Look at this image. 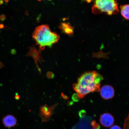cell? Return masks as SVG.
I'll use <instances>...</instances> for the list:
<instances>
[{
  "label": "cell",
  "instance_id": "obj_7",
  "mask_svg": "<svg viewBox=\"0 0 129 129\" xmlns=\"http://www.w3.org/2000/svg\"><path fill=\"white\" fill-rule=\"evenodd\" d=\"M3 124L7 128L14 127L17 124V120L16 117L11 114L6 115L3 118Z\"/></svg>",
  "mask_w": 129,
  "mask_h": 129
},
{
  "label": "cell",
  "instance_id": "obj_19",
  "mask_svg": "<svg viewBox=\"0 0 129 129\" xmlns=\"http://www.w3.org/2000/svg\"><path fill=\"white\" fill-rule=\"evenodd\" d=\"M15 99L17 100H19L20 99V96L18 95H16L15 96Z\"/></svg>",
  "mask_w": 129,
  "mask_h": 129
},
{
  "label": "cell",
  "instance_id": "obj_4",
  "mask_svg": "<svg viewBox=\"0 0 129 129\" xmlns=\"http://www.w3.org/2000/svg\"><path fill=\"white\" fill-rule=\"evenodd\" d=\"M57 104L54 105L51 107H48L47 105H45L40 108V115L42 121L47 122L50 120L53 114V111Z\"/></svg>",
  "mask_w": 129,
  "mask_h": 129
},
{
  "label": "cell",
  "instance_id": "obj_18",
  "mask_svg": "<svg viewBox=\"0 0 129 129\" xmlns=\"http://www.w3.org/2000/svg\"><path fill=\"white\" fill-rule=\"evenodd\" d=\"M4 25L3 24H0V28L3 29L4 28Z\"/></svg>",
  "mask_w": 129,
  "mask_h": 129
},
{
  "label": "cell",
  "instance_id": "obj_2",
  "mask_svg": "<svg viewBox=\"0 0 129 129\" xmlns=\"http://www.w3.org/2000/svg\"><path fill=\"white\" fill-rule=\"evenodd\" d=\"M33 37L40 50L50 46L59 41V35L51 31L48 25H42L37 27L34 32Z\"/></svg>",
  "mask_w": 129,
  "mask_h": 129
},
{
  "label": "cell",
  "instance_id": "obj_15",
  "mask_svg": "<svg viewBox=\"0 0 129 129\" xmlns=\"http://www.w3.org/2000/svg\"><path fill=\"white\" fill-rule=\"evenodd\" d=\"M110 129H121L120 128V127L118 126L117 125H114L113 126L111 127Z\"/></svg>",
  "mask_w": 129,
  "mask_h": 129
},
{
  "label": "cell",
  "instance_id": "obj_9",
  "mask_svg": "<svg viewBox=\"0 0 129 129\" xmlns=\"http://www.w3.org/2000/svg\"><path fill=\"white\" fill-rule=\"evenodd\" d=\"M121 14L124 18L129 20V4L121 5L120 6Z\"/></svg>",
  "mask_w": 129,
  "mask_h": 129
},
{
  "label": "cell",
  "instance_id": "obj_16",
  "mask_svg": "<svg viewBox=\"0 0 129 129\" xmlns=\"http://www.w3.org/2000/svg\"><path fill=\"white\" fill-rule=\"evenodd\" d=\"M62 97L64 99H68V97L66 95H64L63 93H62Z\"/></svg>",
  "mask_w": 129,
  "mask_h": 129
},
{
  "label": "cell",
  "instance_id": "obj_17",
  "mask_svg": "<svg viewBox=\"0 0 129 129\" xmlns=\"http://www.w3.org/2000/svg\"><path fill=\"white\" fill-rule=\"evenodd\" d=\"M11 53L13 54H15L16 53V51L15 50L12 49L11 51Z\"/></svg>",
  "mask_w": 129,
  "mask_h": 129
},
{
  "label": "cell",
  "instance_id": "obj_20",
  "mask_svg": "<svg viewBox=\"0 0 129 129\" xmlns=\"http://www.w3.org/2000/svg\"><path fill=\"white\" fill-rule=\"evenodd\" d=\"M4 4V1H0V5H1Z\"/></svg>",
  "mask_w": 129,
  "mask_h": 129
},
{
  "label": "cell",
  "instance_id": "obj_1",
  "mask_svg": "<svg viewBox=\"0 0 129 129\" xmlns=\"http://www.w3.org/2000/svg\"><path fill=\"white\" fill-rule=\"evenodd\" d=\"M103 79V76L95 71L86 72L79 77L72 87L79 98H83L90 93L99 91Z\"/></svg>",
  "mask_w": 129,
  "mask_h": 129
},
{
  "label": "cell",
  "instance_id": "obj_10",
  "mask_svg": "<svg viewBox=\"0 0 129 129\" xmlns=\"http://www.w3.org/2000/svg\"><path fill=\"white\" fill-rule=\"evenodd\" d=\"M124 129H129V113L128 117L125 120Z\"/></svg>",
  "mask_w": 129,
  "mask_h": 129
},
{
  "label": "cell",
  "instance_id": "obj_11",
  "mask_svg": "<svg viewBox=\"0 0 129 129\" xmlns=\"http://www.w3.org/2000/svg\"><path fill=\"white\" fill-rule=\"evenodd\" d=\"M47 77L48 78L52 79L54 78V75L52 72H48L47 74Z\"/></svg>",
  "mask_w": 129,
  "mask_h": 129
},
{
  "label": "cell",
  "instance_id": "obj_13",
  "mask_svg": "<svg viewBox=\"0 0 129 129\" xmlns=\"http://www.w3.org/2000/svg\"><path fill=\"white\" fill-rule=\"evenodd\" d=\"M92 125L93 129H99L100 128V126L96 124L95 122H93L92 124Z\"/></svg>",
  "mask_w": 129,
  "mask_h": 129
},
{
  "label": "cell",
  "instance_id": "obj_8",
  "mask_svg": "<svg viewBox=\"0 0 129 129\" xmlns=\"http://www.w3.org/2000/svg\"><path fill=\"white\" fill-rule=\"evenodd\" d=\"M60 28L64 33L69 35H72L74 32L73 28L69 23H62Z\"/></svg>",
  "mask_w": 129,
  "mask_h": 129
},
{
  "label": "cell",
  "instance_id": "obj_5",
  "mask_svg": "<svg viewBox=\"0 0 129 129\" xmlns=\"http://www.w3.org/2000/svg\"><path fill=\"white\" fill-rule=\"evenodd\" d=\"M100 94L102 98L106 100H108L113 98L115 93L114 88L111 85H105L101 88Z\"/></svg>",
  "mask_w": 129,
  "mask_h": 129
},
{
  "label": "cell",
  "instance_id": "obj_12",
  "mask_svg": "<svg viewBox=\"0 0 129 129\" xmlns=\"http://www.w3.org/2000/svg\"><path fill=\"white\" fill-rule=\"evenodd\" d=\"M79 98L77 93H75L72 96V99L74 101L77 102L78 101Z\"/></svg>",
  "mask_w": 129,
  "mask_h": 129
},
{
  "label": "cell",
  "instance_id": "obj_3",
  "mask_svg": "<svg viewBox=\"0 0 129 129\" xmlns=\"http://www.w3.org/2000/svg\"><path fill=\"white\" fill-rule=\"evenodd\" d=\"M95 14L105 13L108 15L116 14L119 12L117 1L114 0H98L95 1L92 8Z\"/></svg>",
  "mask_w": 129,
  "mask_h": 129
},
{
  "label": "cell",
  "instance_id": "obj_6",
  "mask_svg": "<svg viewBox=\"0 0 129 129\" xmlns=\"http://www.w3.org/2000/svg\"><path fill=\"white\" fill-rule=\"evenodd\" d=\"M100 121L103 126L109 127L113 124L114 118L112 114L109 113H105L101 115Z\"/></svg>",
  "mask_w": 129,
  "mask_h": 129
},
{
  "label": "cell",
  "instance_id": "obj_14",
  "mask_svg": "<svg viewBox=\"0 0 129 129\" xmlns=\"http://www.w3.org/2000/svg\"><path fill=\"white\" fill-rule=\"evenodd\" d=\"M6 19V16L4 14H2L0 16V20L2 21H4Z\"/></svg>",
  "mask_w": 129,
  "mask_h": 129
}]
</instances>
